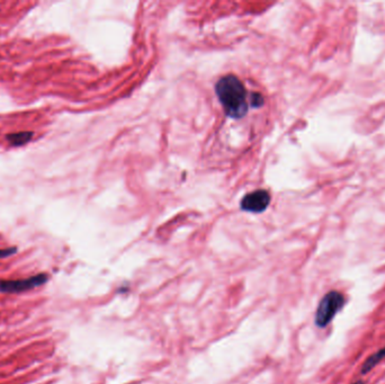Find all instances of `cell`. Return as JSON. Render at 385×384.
Returning <instances> with one entry per match:
<instances>
[{
  "label": "cell",
  "instance_id": "obj_6",
  "mask_svg": "<svg viewBox=\"0 0 385 384\" xmlns=\"http://www.w3.org/2000/svg\"><path fill=\"white\" fill-rule=\"evenodd\" d=\"M33 132H17L6 135V140L13 147H22L28 143L33 137Z\"/></svg>",
  "mask_w": 385,
  "mask_h": 384
},
{
  "label": "cell",
  "instance_id": "obj_3",
  "mask_svg": "<svg viewBox=\"0 0 385 384\" xmlns=\"http://www.w3.org/2000/svg\"><path fill=\"white\" fill-rule=\"evenodd\" d=\"M49 281L48 274L41 273L27 278L20 280H2L0 281V292L6 294H16L33 290L44 285Z\"/></svg>",
  "mask_w": 385,
  "mask_h": 384
},
{
  "label": "cell",
  "instance_id": "obj_7",
  "mask_svg": "<svg viewBox=\"0 0 385 384\" xmlns=\"http://www.w3.org/2000/svg\"><path fill=\"white\" fill-rule=\"evenodd\" d=\"M16 253H17L16 247H9V248L0 249V259L7 258V257H9V256H13L14 254H16Z\"/></svg>",
  "mask_w": 385,
  "mask_h": 384
},
{
  "label": "cell",
  "instance_id": "obj_8",
  "mask_svg": "<svg viewBox=\"0 0 385 384\" xmlns=\"http://www.w3.org/2000/svg\"><path fill=\"white\" fill-rule=\"evenodd\" d=\"M251 103L254 106H261L264 104V98L260 94H253V98H251Z\"/></svg>",
  "mask_w": 385,
  "mask_h": 384
},
{
  "label": "cell",
  "instance_id": "obj_9",
  "mask_svg": "<svg viewBox=\"0 0 385 384\" xmlns=\"http://www.w3.org/2000/svg\"><path fill=\"white\" fill-rule=\"evenodd\" d=\"M353 384H364V383H363V381H357V382H355V383H353Z\"/></svg>",
  "mask_w": 385,
  "mask_h": 384
},
{
  "label": "cell",
  "instance_id": "obj_1",
  "mask_svg": "<svg viewBox=\"0 0 385 384\" xmlns=\"http://www.w3.org/2000/svg\"><path fill=\"white\" fill-rule=\"evenodd\" d=\"M215 91L228 116L241 119L248 112L247 91L243 84L234 75L222 77L215 86Z\"/></svg>",
  "mask_w": 385,
  "mask_h": 384
},
{
  "label": "cell",
  "instance_id": "obj_2",
  "mask_svg": "<svg viewBox=\"0 0 385 384\" xmlns=\"http://www.w3.org/2000/svg\"><path fill=\"white\" fill-rule=\"evenodd\" d=\"M345 296L339 291H330L321 299L316 312V325L325 328L330 324L336 315L345 304Z\"/></svg>",
  "mask_w": 385,
  "mask_h": 384
},
{
  "label": "cell",
  "instance_id": "obj_5",
  "mask_svg": "<svg viewBox=\"0 0 385 384\" xmlns=\"http://www.w3.org/2000/svg\"><path fill=\"white\" fill-rule=\"evenodd\" d=\"M384 358H385V347L374 353V354H372L365 362H364V364L361 368V374L363 375L367 374V373L371 372L373 368L378 364V363H381Z\"/></svg>",
  "mask_w": 385,
  "mask_h": 384
},
{
  "label": "cell",
  "instance_id": "obj_4",
  "mask_svg": "<svg viewBox=\"0 0 385 384\" xmlns=\"http://www.w3.org/2000/svg\"><path fill=\"white\" fill-rule=\"evenodd\" d=\"M270 203V195L267 191L264 189H258V191L251 192L247 194L241 201V208L243 211L253 212V213H260L264 212L269 205Z\"/></svg>",
  "mask_w": 385,
  "mask_h": 384
}]
</instances>
